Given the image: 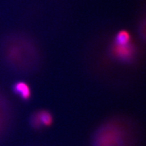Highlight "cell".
Listing matches in <instances>:
<instances>
[{
    "label": "cell",
    "mask_w": 146,
    "mask_h": 146,
    "mask_svg": "<svg viewBox=\"0 0 146 146\" xmlns=\"http://www.w3.org/2000/svg\"><path fill=\"white\" fill-rule=\"evenodd\" d=\"M135 52V47L131 43L127 45L113 43L110 49V52L114 58L123 62H131L134 57Z\"/></svg>",
    "instance_id": "277c9868"
},
{
    "label": "cell",
    "mask_w": 146,
    "mask_h": 146,
    "mask_svg": "<svg viewBox=\"0 0 146 146\" xmlns=\"http://www.w3.org/2000/svg\"><path fill=\"white\" fill-rule=\"evenodd\" d=\"M139 133L129 118L115 116L104 120L91 135V146H138Z\"/></svg>",
    "instance_id": "6da1fadb"
},
{
    "label": "cell",
    "mask_w": 146,
    "mask_h": 146,
    "mask_svg": "<svg viewBox=\"0 0 146 146\" xmlns=\"http://www.w3.org/2000/svg\"><path fill=\"white\" fill-rule=\"evenodd\" d=\"M14 120V110L8 98L0 93V139L10 129Z\"/></svg>",
    "instance_id": "7a4b0ae2"
},
{
    "label": "cell",
    "mask_w": 146,
    "mask_h": 146,
    "mask_svg": "<svg viewBox=\"0 0 146 146\" xmlns=\"http://www.w3.org/2000/svg\"><path fill=\"white\" fill-rule=\"evenodd\" d=\"M52 122V114L46 110H40L33 112L28 119L29 125L33 130H40L49 127Z\"/></svg>",
    "instance_id": "3957f363"
},
{
    "label": "cell",
    "mask_w": 146,
    "mask_h": 146,
    "mask_svg": "<svg viewBox=\"0 0 146 146\" xmlns=\"http://www.w3.org/2000/svg\"><path fill=\"white\" fill-rule=\"evenodd\" d=\"M131 43V36L129 32L125 30L120 31L115 36L114 43L118 45H127Z\"/></svg>",
    "instance_id": "8992f818"
},
{
    "label": "cell",
    "mask_w": 146,
    "mask_h": 146,
    "mask_svg": "<svg viewBox=\"0 0 146 146\" xmlns=\"http://www.w3.org/2000/svg\"><path fill=\"white\" fill-rule=\"evenodd\" d=\"M12 92L23 101H28L31 97V89L28 83L23 81H18L12 86Z\"/></svg>",
    "instance_id": "5b68a950"
}]
</instances>
